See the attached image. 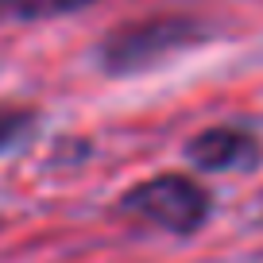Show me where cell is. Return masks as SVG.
I'll list each match as a JSON object with an SVG mask.
<instances>
[{"label":"cell","instance_id":"6da1fadb","mask_svg":"<svg viewBox=\"0 0 263 263\" xmlns=\"http://www.w3.org/2000/svg\"><path fill=\"white\" fill-rule=\"evenodd\" d=\"M209 31L201 20L190 16H151V20H136L124 24L116 31H108L97 43L93 58L108 78H136L143 70H155L159 62L182 54V50L205 43Z\"/></svg>","mask_w":263,"mask_h":263},{"label":"cell","instance_id":"7a4b0ae2","mask_svg":"<svg viewBox=\"0 0 263 263\" xmlns=\"http://www.w3.org/2000/svg\"><path fill=\"white\" fill-rule=\"evenodd\" d=\"M209 190L186 174H155L147 182H136L116 201V213L151 224L171 236H194L209 221Z\"/></svg>","mask_w":263,"mask_h":263},{"label":"cell","instance_id":"3957f363","mask_svg":"<svg viewBox=\"0 0 263 263\" xmlns=\"http://www.w3.org/2000/svg\"><path fill=\"white\" fill-rule=\"evenodd\" d=\"M186 159L205 174H229V171H252L259 163V140L236 124L197 132L186 143Z\"/></svg>","mask_w":263,"mask_h":263},{"label":"cell","instance_id":"277c9868","mask_svg":"<svg viewBox=\"0 0 263 263\" xmlns=\"http://www.w3.org/2000/svg\"><path fill=\"white\" fill-rule=\"evenodd\" d=\"M97 0H0V24H39V20L74 16Z\"/></svg>","mask_w":263,"mask_h":263},{"label":"cell","instance_id":"5b68a950","mask_svg":"<svg viewBox=\"0 0 263 263\" xmlns=\"http://www.w3.org/2000/svg\"><path fill=\"white\" fill-rule=\"evenodd\" d=\"M35 120H39V112H35V108L0 105V155H4V151H12L16 143H24L27 136L35 132Z\"/></svg>","mask_w":263,"mask_h":263}]
</instances>
